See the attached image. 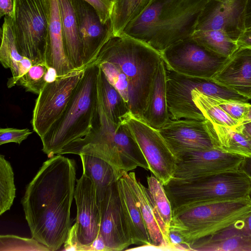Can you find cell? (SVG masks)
Instances as JSON below:
<instances>
[{
	"mask_svg": "<svg viewBox=\"0 0 251 251\" xmlns=\"http://www.w3.org/2000/svg\"><path fill=\"white\" fill-rule=\"evenodd\" d=\"M170 120L167 100L166 68L162 59L157 67L141 121L158 130Z\"/></svg>",
	"mask_w": 251,
	"mask_h": 251,
	"instance_id": "cell-23",
	"label": "cell"
},
{
	"mask_svg": "<svg viewBox=\"0 0 251 251\" xmlns=\"http://www.w3.org/2000/svg\"><path fill=\"white\" fill-rule=\"evenodd\" d=\"M191 37L209 51L225 58L230 57L239 47L221 30L195 31Z\"/></svg>",
	"mask_w": 251,
	"mask_h": 251,
	"instance_id": "cell-30",
	"label": "cell"
},
{
	"mask_svg": "<svg viewBox=\"0 0 251 251\" xmlns=\"http://www.w3.org/2000/svg\"><path fill=\"white\" fill-rule=\"evenodd\" d=\"M203 80L166 68L167 100L171 120H206L194 103L191 94L195 88L200 91Z\"/></svg>",
	"mask_w": 251,
	"mask_h": 251,
	"instance_id": "cell-18",
	"label": "cell"
},
{
	"mask_svg": "<svg viewBox=\"0 0 251 251\" xmlns=\"http://www.w3.org/2000/svg\"><path fill=\"white\" fill-rule=\"evenodd\" d=\"M50 251L48 247L32 237L27 238L14 235H1L0 251Z\"/></svg>",
	"mask_w": 251,
	"mask_h": 251,
	"instance_id": "cell-36",
	"label": "cell"
},
{
	"mask_svg": "<svg viewBox=\"0 0 251 251\" xmlns=\"http://www.w3.org/2000/svg\"><path fill=\"white\" fill-rule=\"evenodd\" d=\"M64 244L65 251H83L77 239L75 224L71 227Z\"/></svg>",
	"mask_w": 251,
	"mask_h": 251,
	"instance_id": "cell-40",
	"label": "cell"
},
{
	"mask_svg": "<svg viewBox=\"0 0 251 251\" xmlns=\"http://www.w3.org/2000/svg\"><path fill=\"white\" fill-rule=\"evenodd\" d=\"M240 169L245 172L251 179V157L244 158ZM250 196L251 198V192Z\"/></svg>",
	"mask_w": 251,
	"mask_h": 251,
	"instance_id": "cell-45",
	"label": "cell"
},
{
	"mask_svg": "<svg viewBox=\"0 0 251 251\" xmlns=\"http://www.w3.org/2000/svg\"><path fill=\"white\" fill-rule=\"evenodd\" d=\"M58 1L67 56L75 69L85 68L83 62L82 43L71 0Z\"/></svg>",
	"mask_w": 251,
	"mask_h": 251,
	"instance_id": "cell-26",
	"label": "cell"
},
{
	"mask_svg": "<svg viewBox=\"0 0 251 251\" xmlns=\"http://www.w3.org/2000/svg\"><path fill=\"white\" fill-rule=\"evenodd\" d=\"M246 29L251 27V0H248L246 15Z\"/></svg>",
	"mask_w": 251,
	"mask_h": 251,
	"instance_id": "cell-47",
	"label": "cell"
},
{
	"mask_svg": "<svg viewBox=\"0 0 251 251\" xmlns=\"http://www.w3.org/2000/svg\"><path fill=\"white\" fill-rule=\"evenodd\" d=\"M76 165L62 154L44 162L26 187L22 204L32 237L50 251L59 250L72 227Z\"/></svg>",
	"mask_w": 251,
	"mask_h": 251,
	"instance_id": "cell-1",
	"label": "cell"
},
{
	"mask_svg": "<svg viewBox=\"0 0 251 251\" xmlns=\"http://www.w3.org/2000/svg\"><path fill=\"white\" fill-rule=\"evenodd\" d=\"M99 206V234L106 251H123L133 245L124 219L117 181L109 187Z\"/></svg>",
	"mask_w": 251,
	"mask_h": 251,
	"instance_id": "cell-17",
	"label": "cell"
},
{
	"mask_svg": "<svg viewBox=\"0 0 251 251\" xmlns=\"http://www.w3.org/2000/svg\"><path fill=\"white\" fill-rule=\"evenodd\" d=\"M0 61L2 66L10 69L12 77L8 78L7 87L10 88L16 85L18 80L33 65L32 61L22 55L19 51L11 27V18L4 17L1 29Z\"/></svg>",
	"mask_w": 251,
	"mask_h": 251,
	"instance_id": "cell-25",
	"label": "cell"
},
{
	"mask_svg": "<svg viewBox=\"0 0 251 251\" xmlns=\"http://www.w3.org/2000/svg\"><path fill=\"white\" fill-rule=\"evenodd\" d=\"M161 55L167 69L207 80L212 78L227 59L209 51L191 37L172 45Z\"/></svg>",
	"mask_w": 251,
	"mask_h": 251,
	"instance_id": "cell-10",
	"label": "cell"
},
{
	"mask_svg": "<svg viewBox=\"0 0 251 251\" xmlns=\"http://www.w3.org/2000/svg\"><path fill=\"white\" fill-rule=\"evenodd\" d=\"M217 104L231 117L241 124L248 109V101L226 100L213 97Z\"/></svg>",
	"mask_w": 251,
	"mask_h": 251,
	"instance_id": "cell-37",
	"label": "cell"
},
{
	"mask_svg": "<svg viewBox=\"0 0 251 251\" xmlns=\"http://www.w3.org/2000/svg\"><path fill=\"white\" fill-rule=\"evenodd\" d=\"M251 213V197L202 203L174 213L170 228L178 231L189 247L197 240L243 220Z\"/></svg>",
	"mask_w": 251,
	"mask_h": 251,
	"instance_id": "cell-7",
	"label": "cell"
},
{
	"mask_svg": "<svg viewBox=\"0 0 251 251\" xmlns=\"http://www.w3.org/2000/svg\"><path fill=\"white\" fill-rule=\"evenodd\" d=\"M98 88L99 97L107 116L116 124L125 122L131 114L128 106L100 67Z\"/></svg>",
	"mask_w": 251,
	"mask_h": 251,
	"instance_id": "cell-29",
	"label": "cell"
},
{
	"mask_svg": "<svg viewBox=\"0 0 251 251\" xmlns=\"http://www.w3.org/2000/svg\"><path fill=\"white\" fill-rule=\"evenodd\" d=\"M114 0V1H115V0Z\"/></svg>",
	"mask_w": 251,
	"mask_h": 251,
	"instance_id": "cell-49",
	"label": "cell"
},
{
	"mask_svg": "<svg viewBox=\"0 0 251 251\" xmlns=\"http://www.w3.org/2000/svg\"><path fill=\"white\" fill-rule=\"evenodd\" d=\"M99 66L86 67L64 112L41 138L43 151L50 158L91 130L98 101Z\"/></svg>",
	"mask_w": 251,
	"mask_h": 251,
	"instance_id": "cell-4",
	"label": "cell"
},
{
	"mask_svg": "<svg viewBox=\"0 0 251 251\" xmlns=\"http://www.w3.org/2000/svg\"><path fill=\"white\" fill-rule=\"evenodd\" d=\"M211 80L251 100V48L239 47Z\"/></svg>",
	"mask_w": 251,
	"mask_h": 251,
	"instance_id": "cell-19",
	"label": "cell"
},
{
	"mask_svg": "<svg viewBox=\"0 0 251 251\" xmlns=\"http://www.w3.org/2000/svg\"><path fill=\"white\" fill-rule=\"evenodd\" d=\"M67 153H83L101 158L109 163L120 177L137 167L149 169L127 123L125 121L116 124L112 122L107 116L98 94L91 130L82 138L66 146L59 154Z\"/></svg>",
	"mask_w": 251,
	"mask_h": 251,
	"instance_id": "cell-3",
	"label": "cell"
},
{
	"mask_svg": "<svg viewBox=\"0 0 251 251\" xmlns=\"http://www.w3.org/2000/svg\"><path fill=\"white\" fill-rule=\"evenodd\" d=\"M164 187L171 202L173 214L202 203L251 197V179L239 169L189 182H170Z\"/></svg>",
	"mask_w": 251,
	"mask_h": 251,
	"instance_id": "cell-6",
	"label": "cell"
},
{
	"mask_svg": "<svg viewBox=\"0 0 251 251\" xmlns=\"http://www.w3.org/2000/svg\"><path fill=\"white\" fill-rule=\"evenodd\" d=\"M91 251H106L104 241L99 234L91 245Z\"/></svg>",
	"mask_w": 251,
	"mask_h": 251,
	"instance_id": "cell-44",
	"label": "cell"
},
{
	"mask_svg": "<svg viewBox=\"0 0 251 251\" xmlns=\"http://www.w3.org/2000/svg\"><path fill=\"white\" fill-rule=\"evenodd\" d=\"M48 23L46 61L54 69L58 76L65 75L75 69L67 56L63 36L58 0H43Z\"/></svg>",
	"mask_w": 251,
	"mask_h": 251,
	"instance_id": "cell-20",
	"label": "cell"
},
{
	"mask_svg": "<svg viewBox=\"0 0 251 251\" xmlns=\"http://www.w3.org/2000/svg\"><path fill=\"white\" fill-rule=\"evenodd\" d=\"M91 5L98 13L101 22L105 24L111 19L114 4L113 0H84Z\"/></svg>",
	"mask_w": 251,
	"mask_h": 251,
	"instance_id": "cell-39",
	"label": "cell"
},
{
	"mask_svg": "<svg viewBox=\"0 0 251 251\" xmlns=\"http://www.w3.org/2000/svg\"><path fill=\"white\" fill-rule=\"evenodd\" d=\"M210 130L215 148L244 157H251V138L236 126L232 127L211 122Z\"/></svg>",
	"mask_w": 251,
	"mask_h": 251,
	"instance_id": "cell-28",
	"label": "cell"
},
{
	"mask_svg": "<svg viewBox=\"0 0 251 251\" xmlns=\"http://www.w3.org/2000/svg\"><path fill=\"white\" fill-rule=\"evenodd\" d=\"M208 120H170L158 129L177 159L188 153L214 148Z\"/></svg>",
	"mask_w": 251,
	"mask_h": 251,
	"instance_id": "cell-13",
	"label": "cell"
},
{
	"mask_svg": "<svg viewBox=\"0 0 251 251\" xmlns=\"http://www.w3.org/2000/svg\"><path fill=\"white\" fill-rule=\"evenodd\" d=\"M237 128L251 138V121L240 124Z\"/></svg>",
	"mask_w": 251,
	"mask_h": 251,
	"instance_id": "cell-46",
	"label": "cell"
},
{
	"mask_svg": "<svg viewBox=\"0 0 251 251\" xmlns=\"http://www.w3.org/2000/svg\"><path fill=\"white\" fill-rule=\"evenodd\" d=\"M13 1L11 27L19 52L33 65L46 63L48 23L43 0Z\"/></svg>",
	"mask_w": 251,
	"mask_h": 251,
	"instance_id": "cell-8",
	"label": "cell"
},
{
	"mask_svg": "<svg viewBox=\"0 0 251 251\" xmlns=\"http://www.w3.org/2000/svg\"><path fill=\"white\" fill-rule=\"evenodd\" d=\"M162 59L159 52L122 33L110 38L93 62L107 61L119 67L133 91L142 120L154 76Z\"/></svg>",
	"mask_w": 251,
	"mask_h": 251,
	"instance_id": "cell-5",
	"label": "cell"
},
{
	"mask_svg": "<svg viewBox=\"0 0 251 251\" xmlns=\"http://www.w3.org/2000/svg\"><path fill=\"white\" fill-rule=\"evenodd\" d=\"M242 231L251 237V213L243 220L239 222Z\"/></svg>",
	"mask_w": 251,
	"mask_h": 251,
	"instance_id": "cell-43",
	"label": "cell"
},
{
	"mask_svg": "<svg viewBox=\"0 0 251 251\" xmlns=\"http://www.w3.org/2000/svg\"><path fill=\"white\" fill-rule=\"evenodd\" d=\"M32 133L27 128L19 129L13 127L0 129V145L9 143H21Z\"/></svg>",
	"mask_w": 251,
	"mask_h": 251,
	"instance_id": "cell-38",
	"label": "cell"
},
{
	"mask_svg": "<svg viewBox=\"0 0 251 251\" xmlns=\"http://www.w3.org/2000/svg\"><path fill=\"white\" fill-rule=\"evenodd\" d=\"M237 43L239 47L251 48V27L244 31L237 41Z\"/></svg>",
	"mask_w": 251,
	"mask_h": 251,
	"instance_id": "cell-42",
	"label": "cell"
},
{
	"mask_svg": "<svg viewBox=\"0 0 251 251\" xmlns=\"http://www.w3.org/2000/svg\"><path fill=\"white\" fill-rule=\"evenodd\" d=\"M125 175L140 209L151 245L160 248L161 250L173 251L147 188L137 179L134 172L125 173Z\"/></svg>",
	"mask_w": 251,
	"mask_h": 251,
	"instance_id": "cell-21",
	"label": "cell"
},
{
	"mask_svg": "<svg viewBox=\"0 0 251 251\" xmlns=\"http://www.w3.org/2000/svg\"><path fill=\"white\" fill-rule=\"evenodd\" d=\"M239 222L192 242L189 245V250L251 251V237L242 231Z\"/></svg>",
	"mask_w": 251,
	"mask_h": 251,
	"instance_id": "cell-24",
	"label": "cell"
},
{
	"mask_svg": "<svg viewBox=\"0 0 251 251\" xmlns=\"http://www.w3.org/2000/svg\"><path fill=\"white\" fill-rule=\"evenodd\" d=\"M244 158L216 148L193 152L177 159L176 168L170 182H189L219 173L238 170Z\"/></svg>",
	"mask_w": 251,
	"mask_h": 251,
	"instance_id": "cell-12",
	"label": "cell"
},
{
	"mask_svg": "<svg viewBox=\"0 0 251 251\" xmlns=\"http://www.w3.org/2000/svg\"><path fill=\"white\" fill-rule=\"evenodd\" d=\"M191 94L196 106L212 124L232 127L239 125L217 104L212 96L201 92L197 88L194 89Z\"/></svg>",
	"mask_w": 251,
	"mask_h": 251,
	"instance_id": "cell-32",
	"label": "cell"
},
{
	"mask_svg": "<svg viewBox=\"0 0 251 251\" xmlns=\"http://www.w3.org/2000/svg\"><path fill=\"white\" fill-rule=\"evenodd\" d=\"M147 189L158 217L169 237L173 210L163 185L153 176L147 177Z\"/></svg>",
	"mask_w": 251,
	"mask_h": 251,
	"instance_id": "cell-33",
	"label": "cell"
},
{
	"mask_svg": "<svg viewBox=\"0 0 251 251\" xmlns=\"http://www.w3.org/2000/svg\"><path fill=\"white\" fill-rule=\"evenodd\" d=\"M16 196L14 173L10 162L0 155V215L11 207Z\"/></svg>",
	"mask_w": 251,
	"mask_h": 251,
	"instance_id": "cell-35",
	"label": "cell"
},
{
	"mask_svg": "<svg viewBox=\"0 0 251 251\" xmlns=\"http://www.w3.org/2000/svg\"><path fill=\"white\" fill-rule=\"evenodd\" d=\"M154 0H115L111 16L114 35L122 33L130 22Z\"/></svg>",
	"mask_w": 251,
	"mask_h": 251,
	"instance_id": "cell-31",
	"label": "cell"
},
{
	"mask_svg": "<svg viewBox=\"0 0 251 251\" xmlns=\"http://www.w3.org/2000/svg\"><path fill=\"white\" fill-rule=\"evenodd\" d=\"M82 46L85 68L97 58L100 50L113 35L111 19L103 24L95 9L84 0H71Z\"/></svg>",
	"mask_w": 251,
	"mask_h": 251,
	"instance_id": "cell-15",
	"label": "cell"
},
{
	"mask_svg": "<svg viewBox=\"0 0 251 251\" xmlns=\"http://www.w3.org/2000/svg\"><path fill=\"white\" fill-rule=\"evenodd\" d=\"M57 76L54 69L46 63H40L33 65L16 85L23 87L27 92L39 95L47 83L54 80Z\"/></svg>",
	"mask_w": 251,
	"mask_h": 251,
	"instance_id": "cell-34",
	"label": "cell"
},
{
	"mask_svg": "<svg viewBox=\"0 0 251 251\" xmlns=\"http://www.w3.org/2000/svg\"><path fill=\"white\" fill-rule=\"evenodd\" d=\"M132 134L149 166V170L163 185L175 173L177 159L158 130L130 114L126 119Z\"/></svg>",
	"mask_w": 251,
	"mask_h": 251,
	"instance_id": "cell-11",
	"label": "cell"
},
{
	"mask_svg": "<svg viewBox=\"0 0 251 251\" xmlns=\"http://www.w3.org/2000/svg\"><path fill=\"white\" fill-rule=\"evenodd\" d=\"M248 0H208L198 19L195 31L221 30L237 42L246 30Z\"/></svg>",
	"mask_w": 251,
	"mask_h": 251,
	"instance_id": "cell-14",
	"label": "cell"
},
{
	"mask_svg": "<svg viewBox=\"0 0 251 251\" xmlns=\"http://www.w3.org/2000/svg\"><path fill=\"white\" fill-rule=\"evenodd\" d=\"M79 155L82 164L83 173L92 181L100 205L109 187L120 176L109 163L102 159L83 153Z\"/></svg>",
	"mask_w": 251,
	"mask_h": 251,
	"instance_id": "cell-27",
	"label": "cell"
},
{
	"mask_svg": "<svg viewBox=\"0 0 251 251\" xmlns=\"http://www.w3.org/2000/svg\"><path fill=\"white\" fill-rule=\"evenodd\" d=\"M14 10L13 0H0V16L12 18Z\"/></svg>",
	"mask_w": 251,
	"mask_h": 251,
	"instance_id": "cell-41",
	"label": "cell"
},
{
	"mask_svg": "<svg viewBox=\"0 0 251 251\" xmlns=\"http://www.w3.org/2000/svg\"><path fill=\"white\" fill-rule=\"evenodd\" d=\"M86 68L74 69L48 82L40 92L33 111V129L40 138L60 118L68 104Z\"/></svg>",
	"mask_w": 251,
	"mask_h": 251,
	"instance_id": "cell-9",
	"label": "cell"
},
{
	"mask_svg": "<svg viewBox=\"0 0 251 251\" xmlns=\"http://www.w3.org/2000/svg\"><path fill=\"white\" fill-rule=\"evenodd\" d=\"M74 198L77 209L75 224L77 239L83 251H91V245L99 233L100 209L93 183L84 173L76 179Z\"/></svg>",
	"mask_w": 251,
	"mask_h": 251,
	"instance_id": "cell-16",
	"label": "cell"
},
{
	"mask_svg": "<svg viewBox=\"0 0 251 251\" xmlns=\"http://www.w3.org/2000/svg\"><path fill=\"white\" fill-rule=\"evenodd\" d=\"M207 0H154L122 33L161 53L172 45L191 37Z\"/></svg>",
	"mask_w": 251,
	"mask_h": 251,
	"instance_id": "cell-2",
	"label": "cell"
},
{
	"mask_svg": "<svg viewBox=\"0 0 251 251\" xmlns=\"http://www.w3.org/2000/svg\"><path fill=\"white\" fill-rule=\"evenodd\" d=\"M251 121V104H250L248 107V109L244 118L242 123L241 124L246 123ZM240 125V124H239Z\"/></svg>",
	"mask_w": 251,
	"mask_h": 251,
	"instance_id": "cell-48",
	"label": "cell"
},
{
	"mask_svg": "<svg viewBox=\"0 0 251 251\" xmlns=\"http://www.w3.org/2000/svg\"><path fill=\"white\" fill-rule=\"evenodd\" d=\"M117 186L124 219L133 245H151L147 226L125 173L117 181Z\"/></svg>",
	"mask_w": 251,
	"mask_h": 251,
	"instance_id": "cell-22",
	"label": "cell"
}]
</instances>
